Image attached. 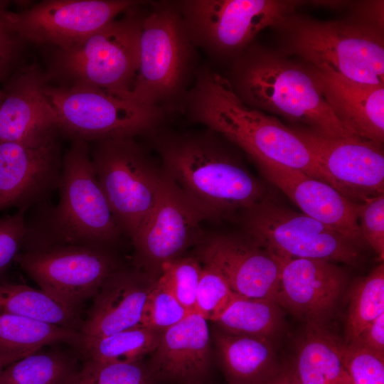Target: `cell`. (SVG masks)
I'll use <instances>...</instances> for the list:
<instances>
[{
    "label": "cell",
    "instance_id": "obj_7",
    "mask_svg": "<svg viewBox=\"0 0 384 384\" xmlns=\"http://www.w3.org/2000/svg\"><path fill=\"white\" fill-rule=\"evenodd\" d=\"M136 7L75 45L58 49L52 74L69 82L65 86L92 87L132 98L142 16Z\"/></svg>",
    "mask_w": 384,
    "mask_h": 384
},
{
    "label": "cell",
    "instance_id": "obj_26",
    "mask_svg": "<svg viewBox=\"0 0 384 384\" xmlns=\"http://www.w3.org/2000/svg\"><path fill=\"white\" fill-rule=\"evenodd\" d=\"M80 332L35 319L0 314V356L37 352L46 345L65 343L77 345Z\"/></svg>",
    "mask_w": 384,
    "mask_h": 384
},
{
    "label": "cell",
    "instance_id": "obj_21",
    "mask_svg": "<svg viewBox=\"0 0 384 384\" xmlns=\"http://www.w3.org/2000/svg\"><path fill=\"white\" fill-rule=\"evenodd\" d=\"M156 279L146 273L117 270L92 298L81 338H98L140 325L143 307Z\"/></svg>",
    "mask_w": 384,
    "mask_h": 384
},
{
    "label": "cell",
    "instance_id": "obj_10",
    "mask_svg": "<svg viewBox=\"0 0 384 384\" xmlns=\"http://www.w3.org/2000/svg\"><path fill=\"white\" fill-rule=\"evenodd\" d=\"M178 6L192 43L220 59L233 60L267 27H276L301 1L184 0Z\"/></svg>",
    "mask_w": 384,
    "mask_h": 384
},
{
    "label": "cell",
    "instance_id": "obj_32",
    "mask_svg": "<svg viewBox=\"0 0 384 384\" xmlns=\"http://www.w3.org/2000/svg\"><path fill=\"white\" fill-rule=\"evenodd\" d=\"M202 269L198 259L179 257L162 265L156 282L169 290L186 309L193 313Z\"/></svg>",
    "mask_w": 384,
    "mask_h": 384
},
{
    "label": "cell",
    "instance_id": "obj_8",
    "mask_svg": "<svg viewBox=\"0 0 384 384\" xmlns=\"http://www.w3.org/2000/svg\"><path fill=\"white\" fill-rule=\"evenodd\" d=\"M92 164L122 233L130 239L154 206L163 171L135 137L92 141Z\"/></svg>",
    "mask_w": 384,
    "mask_h": 384
},
{
    "label": "cell",
    "instance_id": "obj_28",
    "mask_svg": "<svg viewBox=\"0 0 384 384\" xmlns=\"http://www.w3.org/2000/svg\"><path fill=\"white\" fill-rule=\"evenodd\" d=\"M213 322L227 334L271 339L282 327V314L281 307L274 300L235 294Z\"/></svg>",
    "mask_w": 384,
    "mask_h": 384
},
{
    "label": "cell",
    "instance_id": "obj_5",
    "mask_svg": "<svg viewBox=\"0 0 384 384\" xmlns=\"http://www.w3.org/2000/svg\"><path fill=\"white\" fill-rule=\"evenodd\" d=\"M275 28L284 55L354 82L384 85V38L377 24L293 13Z\"/></svg>",
    "mask_w": 384,
    "mask_h": 384
},
{
    "label": "cell",
    "instance_id": "obj_41",
    "mask_svg": "<svg viewBox=\"0 0 384 384\" xmlns=\"http://www.w3.org/2000/svg\"><path fill=\"white\" fill-rule=\"evenodd\" d=\"M260 384H302L295 375L292 368H279L269 378Z\"/></svg>",
    "mask_w": 384,
    "mask_h": 384
},
{
    "label": "cell",
    "instance_id": "obj_12",
    "mask_svg": "<svg viewBox=\"0 0 384 384\" xmlns=\"http://www.w3.org/2000/svg\"><path fill=\"white\" fill-rule=\"evenodd\" d=\"M103 247L51 244L28 247L15 260L41 290L62 304L80 310L107 279L119 269Z\"/></svg>",
    "mask_w": 384,
    "mask_h": 384
},
{
    "label": "cell",
    "instance_id": "obj_24",
    "mask_svg": "<svg viewBox=\"0 0 384 384\" xmlns=\"http://www.w3.org/2000/svg\"><path fill=\"white\" fill-rule=\"evenodd\" d=\"M215 341L231 384H260L279 368L270 338L217 332Z\"/></svg>",
    "mask_w": 384,
    "mask_h": 384
},
{
    "label": "cell",
    "instance_id": "obj_4",
    "mask_svg": "<svg viewBox=\"0 0 384 384\" xmlns=\"http://www.w3.org/2000/svg\"><path fill=\"white\" fill-rule=\"evenodd\" d=\"M58 203L36 225L26 224L23 246L75 244L97 247L123 234L95 175L90 145L72 141L62 159Z\"/></svg>",
    "mask_w": 384,
    "mask_h": 384
},
{
    "label": "cell",
    "instance_id": "obj_20",
    "mask_svg": "<svg viewBox=\"0 0 384 384\" xmlns=\"http://www.w3.org/2000/svg\"><path fill=\"white\" fill-rule=\"evenodd\" d=\"M259 169L304 215L336 230L359 248L366 245L358 226V203L301 171L273 164Z\"/></svg>",
    "mask_w": 384,
    "mask_h": 384
},
{
    "label": "cell",
    "instance_id": "obj_18",
    "mask_svg": "<svg viewBox=\"0 0 384 384\" xmlns=\"http://www.w3.org/2000/svg\"><path fill=\"white\" fill-rule=\"evenodd\" d=\"M346 281L345 272L335 262L306 258L282 260L276 302L307 325L324 326Z\"/></svg>",
    "mask_w": 384,
    "mask_h": 384
},
{
    "label": "cell",
    "instance_id": "obj_27",
    "mask_svg": "<svg viewBox=\"0 0 384 384\" xmlns=\"http://www.w3.org/2000/svg\"><path fill=\"white\" fill-rule=\"evenodd\" d=\"M80 313L41 289L24 284H0V314L29 317L79 331Z\"/></svg>",
    "mask_w": 384,
    "mask_h": 384
},
{
    "label": "cell",
    "instance_id": "obj_19",
    "mask_svg": "<svg viewBox=\"0 0 384 384\" xmlns=\"http://www.w3.org/2000/svg\"><path fill=\"white\" fill-rule=\"evenodd\" d=\"M35 66L18 71L0 93V142L39 143L60 134Z\"/></svg>",
    "mask_w": 384,
    "mask_h": 384
},
{
    "label": "cell",
    "instance_id": "obj_6",
    "mask_svg": "<svg viewBox=\"0 0 384 384\" xmlns=\"http://www.w3.org/2000/svg\"><path fill=\"white\" fill-rule=\"evenodd\" d=\"M196 48L178 2L151 3L141 19L139 63L132 97L165 114L183 111L186 95L198 70Z\"/></svg>",
    "mask_w": 384,
    "mask_h": 384
},
{
    "label": "cell",
    "instance_id": "obj_16",
    "mask_svg": "<svg viewBox=\"0 0 384 384\" xmlns=\"http://www.w3.org/2000/svg\"><path fill=\"white\" fill-rule=\"evenodd\" d=\"M58 136L39 143L0 142V210L26 209L58 188L63 159Z\"/></svg>",
    "mask_w": 384,
    "mask_h": 384
},
{
    "label": "cell",
    "instance_id": "obj_9",
    "mask_svg": "<svg viewBox=\"0 0 384 384\" xmlns=\"http://www.w3.org/2000/svg\"><path fill=\"white\" fill-rule=\"evenodd\" d=\"M45 95L60 134L92 142L116 137L150 134L162 122L160 109L87 86L45 85Z\"/></svg>",
    "mask_w": 384,
    "mask_h": 384
},
{
    "label": "cell",
    "instance_id": "obj_11",
    "mask_svg": "<svg viewBox=\"0 0 384 384\" xmlns=\"http://www.w3.org/2000/svg\"><path fill=\"white\" fill-rule=\"evenodd\" d=\"M243 214L250 239L281 260L316 259L350 265L360 260L359 247L336 230L266 198Z\"/></svg>",
    "mask_w": 384,
    "mask_h": 384
},
{
    "label": "cell",
    "instance_id": "obj_25",
    "mask_svg": "<svg viewBox=\"0 0 384 384\" xmlns=\"http://www.w3.org/2000/svg\"><path fill=\"white\" fill-rule=\"evenodd\" d=\"M292 368L302 384H352L342 361V346L324 326L307 325Z\"/></svg>",
    "mask_w": 384,
    "mask_h": 384
},
{
    "label": "cell",
    "instance_id": "obj_30",
    "mask_svg": "<svg viewBox=\"0 0 384 384\" xmlns=\"http://www.w3.org/2000/svg\"><path fill=\"white\" fill-rule=\"evenodd\" d=\"M76 371L75 361L65 352H36L7 366L0 384H66Z\"/></svg>",
    "mask_w": 384,
    "mask_h": 384
},
{
    "label": "cell",
    "instance_id": "obj_43",
    "mask_svg": "<svg viewBox=\"0 0 384 384\" xmlns=\"http://www.w3.org/2000/svg\"><path fill=\"white\" fill-rule=\"evenodd\" d=\"M185 384H196V383H185Z\"/></svg>",
    "mask_w": 384,
    "mask_h": 384
},
{
    "label": "cell",
    "instance_id": "obj_1",
    "mask_svg": "<svg viewBox=\"0 0 384 384\" xmlns=\"http://www.w3.org/2000/svg\"><path fill=\"white\" fill-rule=\"evenodd\" d=\"M183 111L191 122L204 125L241 149L259 168L282 166L329 183L309 149L289 127L247 106L227 78L207 65L198 69Z\"/></svg>",
    "mask_w": 384,
    "mask_h": 384
},
{
    "label": "cell",
    "instance_id": "obj_37",
    "mask_svg": "<svg viewBox=\"0 0 384 384\" xmlns=\"http://www.w3.org/2000/svg\"><path fill=\"white\" fill-rule=\"evenodd\" d=\"M358 221L365 243L383 260L384 196L372 197L358 203Z\"/></svg>",
    "mask_w": 384,
    "mask_h": 384
},
{
    "label": "cell",
    "instance_id": "obj_33",
    "mask_svg": "<svg viewBox=\"0 0 384 384\" xmlns=\"http://www.w3.org/2000/svg\"><path fill=\"white\" fill-rule=\"evenodd\" d=\"M146 370L137 362L112 363L85 360L66 384H149Z\"/></svg>",
    "mask_w": 384,
    "mask_h": 384
},
{
    "label": "cell",
    "instance_id": "obj_38",
    "mask_svg": "<svg viewBox=\"0 0 384 384\" xmlns=\"http://www.w3.org/2000/svg\"><path fill=\"white\" fill-rule=\"evenodd\" d=\"M26 209L0 218V273L15 260L23 246L26 235Z\"/></svg>",
    "mask_w": 384,
    "mask_h": 384
},
{
    "label": "cell",
    "instance_id": "obj_3",
    "mask_svg": "<svg viewBox=\"0 0 384 384\" xmlns=\"http://www.w3.org/2000/svg\"><path fill=\"white\" fill-rule=\"evenodd\" d=\"M225 78L251 108L326 136H356L334 115L311 68L278 50L250 43L232 60Z\"/></svg>",
    "mask_w": 384,
    "mask_h": 384
},
{
    "label": "cell",
    "instance_id": "obj_34",
    "mask_svg": "<svg viewBox=\"0 0 384 384\" xmlns=\"http://www.w3.org/2000/svg\"><path fill=\"white\" fill-rule=\"evenodd\" d=\"M192 313L156 279L146 299L140 325L162 332Z\"/></svg>",
    "mask_w": 384,
    "mask_h": 384
},
{
    "label": "cell",
    "instance_id": "obj_2",
    "mask_svg": "<svg viewBox=\"0 0 384 384\" xmlns=\"http://www.w3.org/2000/svg\"><path fill=\"white\" fill-rule=\"evenodd\" d=\"M209 129L160 134L154 139L162 171L205 219H220L259 203L264 189Z\"/></svg>",
    "mask_w": 384,
    "mask_h": 384
},
{
    "label": "cell",
    "instance_id": "obj_40",
    "mask_svg": "<svg viewBox=\"0 0 384 384\" xmlns=\"http://www.w3.org/2000/svg\"><path fill=\"white\" fill-rule=\"evenodd\" d=\"M353 344L384 356V314L370 323L352 342Z\"/></svg>",
    "mask_w": 384,
    "mask_h": 384
},
{
    "label": "cell",
    "instance_id": "obj_35",
    "mask_svg": "<svg viewBox=\"0 0 384 384\" xmlns=\"http://www.w3.org/2000/svg\"><path fill=\"white\" fill-rule=\"evenodd\" d=\"M235 294L221 274L203 264L196 296L195 312L214 321L225 309Z\"/></svg>",
    "mask_w": 384,
    "mask_h": 384
},
{
    "label": "cell",
    "instance_id": "obj_31",
    "mask_svg": "<svg viewBox=\"0 0 384 384\" xmlns=\"http://www.w3.org/2000/svg\"><path fill=\"white\" fill-rule=\"evenodd\" d=\"M384 314V265L375 267L351 291L346 319V343L353 341L362 331Z\"/></svg>",
    "mask_w": 384,
    "mask_h": 384
},
{
    "label": "cell",
    "instance_id": "obj_29",
    "mask_svg": "<svg viewBox=\"0 0 384 384\" xmlns=\"http://www.w3.org/2000/svg\"><path fill=\"white\" fill-rule=\"evenodd\" d=\"M161 333L139 325L105 336L80 337L75 346L85 360L133 363L154 351Z\"/></svg>",
    "mask_w": 384,
    "mask_h": 384
},
{
    "label": "cell",
    "instance_id": "obj_39",
    "mask_svg": "<svg viewBox=\"0 0 384 384\" xmlns=\"http://www.w3.org/2000/svg\"><path fill=\"white\" fill-rule=\"evenodd\" d=\"M6 5L0 1V81L14 65L23 41L7 20Z\"/></svg>",
    "mask_w": 384,
    "mask_h": 384
},
{
    "label": "cell",
    "instance_id": "obj_22",
    "mask_svg": "<svg viewBox=\"0 0 384 384\" xmlns=\"http://www.w3.org/2000/svg\"><path fill=\"white\" fill-rule=\"evenodd\" d=\"M309 67L336 118L355 135L383 145L384 85L360 83Z\"/></svg>",
    "mask_w": 384,
    "mask_h": 384
},
{
    "label": "cell",
    "instance_id": "obj_36",
    "mask_svg": "<svg viewBox=\"0 0 384 384\" xmlns=\"http://www.w3.org/2000/svg\"><path fill=\"white\" fill-rule=\"evenodd\" d=\"M342 361L353 384H384V356L345 343Z\"/></svg>",
    "mask_w": 384,
    "mask_h": 384
},
{
    "label": "cell",
    "instance_id": "obj_14",
    "mask_svg": "<svg viewBox=\"0 0 384 384\" xmlns=\"http://www.w3.org/2000/svg\"><path fill=\"white\" fill-rule=\"evenodd\" d=\"M142 3L130 0H48L18 13L8 11L7 20L23 41L64 49Z\"/></svg>",
    "mask_w": 384,
    "mask_h": 384
},
{
    "label": "cell",
    "instance_id": "obj_23",
    "mask_svg": "<svg viewBox=\"0 0 384 384\" xmlns=\"http://www.w3.org/2000/svg\"><path fill=\"white\" fill-rule=\"evenodd\" d=\"M207 321L194 312L161 333L153 353L154 368L164 377L188 380L207 370L210 353Z\"/></svg>",
    "mask_w": 384,
    "mask_h": 384
},
{
    "label": "cell",
    "instance_id": "obj_15",
    "mask_svg": "<svg viewBox=\"0 0 384 384\" xmlns=\"http://www.w3.org/2000/svg\"><path fill=\"white\" fill-rule=\"evenodd\" d=\"M204 220L202 214L163 171L158 198L131 239L137 264L147 275L157 279L164 263L181 257L198 239L200 225Z\"/></svg>",
    "mask_w": 384,
    "mask_h": 384
},
{
    "label": "cell",
    "instance_id": "obj_13",
    "mask_svg": "<svg viewBox=\"0 0 384 384\" xmlns=\"http://www.w3.org/2000/svg\"><path fill=\"white\" fill-rule=\"evenodd\" d=\"M290 128L302 141L329 183L356 203L383 195L382 146L358 136L329 137L310 129Z\"/></svg>",
    "mask_w": 384,
    "mask_h": 384
},
{
    "label": "cell",
    "instance_id": "obj_42",
    "mask_svg": "<svg viewBox=\"0 0 384 384\" xmlns=\"http://www.w3.org/2000/svg\"><path fill=\"white\" fill-rule=\"evenodd\" d=\"M26 356L23 354H6L0 356V373L9 364Z\"/></svg>",
    "mask_w": 384,
    "mask_h": 384
},
{
    "label": "cell",
    "instance_id": "obj_17",
    "mask_svg": "<svg viewBox=\"0 0 384 384\" xmlns=\"http://www.w3.org/2000/svg\"><path fill=\"white\" fill-rule=\"evenodd\" d=\"M199 256L221 274L234 294L276 302L282 260L250 239L215 235L206 241Z\"/></svg>",
    "mask_w": 384,
    "mask_h": 384
}]
</instances>
